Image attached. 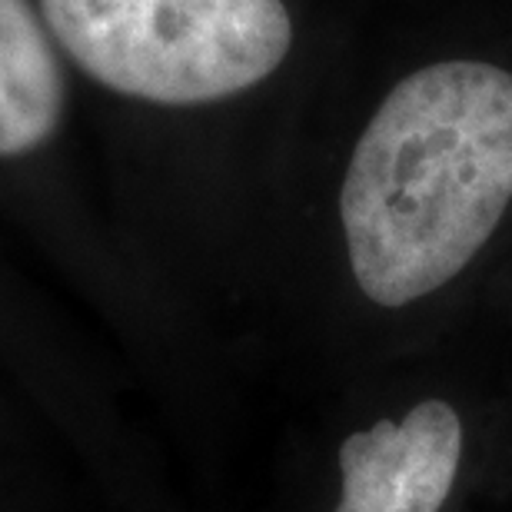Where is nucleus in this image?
Here are the masks:
<instances>
[{
	"mask_svg": "<svg viewBox=\"0 0 512 512\" xmlns=\"http://www.w3.org/2000/svg\"><path fill=\"white\" fill-rule=\"evenodd\" d=\"M463 459V423L443 399H423L393 423L380 419L340 446L336 512H439Z\"/></svg>",
	"mask_w": 512,
	"mask_h": 512,
	"instance_id": "3",
	"label": "nucleus"
},
{
	"mask_svg": "<svg viewBox=\"0 0 512 512\" xmlns=\"http://www.w3.org/2000/svg\"><path fill=\"white\" fill-rule=\"evenodd\" d=\"M54 37L97 84L150 104H207L283 64V0H40Z\"/></svg>",
	"mask_w": 512,
	"mask_h": 512,
	"instance_id": "2",
	"label": "nucleus"
},
{
	"mask_svg": "<svg viewBox=\"0 0 512 512\" xmlns=\"http://www.w3.org/2000/svg\"><path fill=\"white\" fill-rule=\"evenodd\" d=\"M64 110V77L27 0H0V157L50 140Z\"/></svg>",
	"mask_w": 512,
	"mask_h": 512,
	"instance_id": "4",
	"label": "nucleus"
},
{
	"mask_svg": "<svg viewBox=\"0 0 512 512\" xmlns=\"http://www.w3.org/2000/svg\"><path fill=\"white\" fill-rule=\"evenodd\" d=\"M512 203V74L443 60L403 77L360 133L340 217L373 303L436 293L486 247Z\"/></svg>",
	"mask_w": 512,
	"mask_h": 512,
	"instance_id": "1",
	"label": "nucleus"
}]
</instances>
